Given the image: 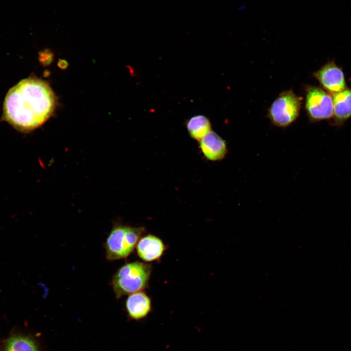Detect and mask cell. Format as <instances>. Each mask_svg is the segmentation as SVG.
<instances>
[{
	"label": "cell",
	"mask_w": 351,
	"mask_h": 351,
	"mask_svg": "<svg viewBox=\"0 0 351 351\" xmlns=\"http://www.w3.org/2000/svg\"><path fill=\"white\" fill-rule=\"evenodd\" d=\"M55 102L54 93L46 82L36 78H26L7 93L3 118L19 131H30L49 118Z\"/></svg>",
	"instance_id": "obj_1"
},
{
	"label": "cell",
	"mask_w": 351,
	"mask_h": 351,
	"mask_svg": "<svg viewBox=\"0 0 351 351\" xmlns=\"http://www.w3.org/2000/svg\"><path fill=\"white\" fill-rule=\"evenodd\" d=\"M151 273V265L142 262L136 261L122 266L114 274L112 281L117 298L145 288Z\"/></svg>",
	"instance_id": "obj_2"
},
{
	"label": "cell",
	"mask_w": 351,
	"mask_h": 351,
	"mask_svg": "<svg viewBox=\"0 0 351 351\" xmlns=\"http://www.w3.org/2000/svg\"><path fill=\"white\" fill-rule=\"evenodd\" d=\"M144 231L143 227L115 226L105 242L107 258L114 260L127 257L133 251Z\"/></svg>",
	"instance_id": "obj_3"
},
{
	"label": "cell",
	"mask_w": 351,
	"mask_h": 351,
	"mask_svg": "<svg viewBox=\"0 0 351 351\" xmlns=\"http://www.w3.org/2000/svg\"><path fill=\"white\" fill-rule=\"evenodd\" d=\"M301 101L292 90L281 93L271 105L268 112L272 123L285 127L291 124L299 115Z\"/></svg>",
	"instance_id": "obj_4"
},
{
	"label": "cell",
	"mask_w": 351,
	"mask_h": 351,
	"mask_svg": "<svg viewBox=\"0 0 351 351\" xmlns=\"http://www.w3.org/2000/svg\"><path fill=\"white\" fill-rule=\"evenodd\" d=\"M305 107L312 121L330 119L333 116L332 97L317 87H308L306 89Z\"/></svg>",
	"instance_id": "obj_5"
},
{
	"label": "cell",
	"mask_w": 351,
	"mask_h": 351,
	"mask_svg": "<svg viewBox=\"0 0 351 351\" xmlns=\"http://www.w3.org/2000/svg\"><path fill=\"white\" fill-rule=\"evenodd\" d=\"M313 75L321 86L331 93L334 94L347 89L343 72L333 62L326 64Z\"/></svg>",
	"instance_id": "obj_6"
},
{
	"label": "cell",
	"mask_w": 351,
	"mask_h": 351,
	"mask_svg": "<svg viewBox=\"0 0 351 351\" xmlns=\"http://www.w3.org/2000/svg\"><path fill=\"white\" fill-rule=\"evenodd\" d=\"M199 147L205 157L211 161L223 159L227 153L226 141L212 130L199 140Z\"/></svg>",
	"instance_id": "obj_7"
},
{
	"label": "cell",
	"mask_w": 351,
	"mask_h": 351,
	"mask_svg": "<svg viewBox=\"0 0 351 351\" xmlns=\"http://www.w3.org/2000/svg\"><path fill=\"white\" fill-rule=\"evenodd\" d=\"M165 249L163 241L157 236L148 234L140 239L136 245L137 253L143 261L150 262L158 259Z\"/></svg>",
	"instance_id": "obj_8"
},
{
	"label": "cell",
	"mask_w": 351,
	"mask_h": 351,
	"mask_svg": "<svg viewBox=\"0 0 351 351\" xmlns=\"http://www.w3.org/2000/svg\"><path fill=\"white\" fill-rule=\"evenodd\" d=\"M126 309L132 319H142L151 311V300L145 293L141 291L130 294L126 301Z\"/></svg>",
	"instance_id": "obj_9"
},
{
	"label": "cell",
	"mask_w": 351,
	"mask_h": 351,
	"mask_svg": "<svg viewBox=\"0 0 351 351\" xmlns=\"http://www.w3.org/2000/svg\"><path fill=\"white\" fill-rule=\"evenodd\" d=\"M333 123L340 126L351 117V89H346L332 94Z\"/></svg>",
	"instance_id": "obj_10"
},
{
	"label": "cell",
	"mask_w": 351,
	"mask_h": 351,
	"mask_svg": "<svg viewBox=\"0 0 351 351\" xmlns=\"http://www.w3.org/2000/svg\"><path fill=\"white\" fill-rule=\"evenodd\" d=\"M190 136L196 140H200L211 130V124L209 119L202 115L191 117L186 123Z\"/></svg>",
	"instance_id": "obj_11"
},
{
	"label": "cell",
	"mask_w": 351,
	"mask_h": 351,
	"mask_svg": "<svg viewBox=\"0 0 351 351\" xmlns=\"http://www.w3.org/2000/svg\"><path fill=\"white\" fill-rule=\"evenodd\" d=\"M5 351H39L34 340L29 337L15 335L9 337L5 344Z\"/></svg>",
	"instance_id": "obj_12"
}]
</instances>
